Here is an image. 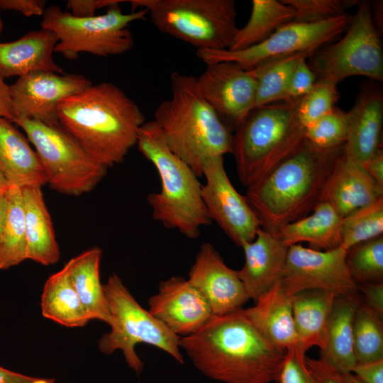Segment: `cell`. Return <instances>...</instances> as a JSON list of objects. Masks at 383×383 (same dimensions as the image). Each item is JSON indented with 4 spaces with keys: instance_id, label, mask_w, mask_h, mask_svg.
<instances>
[{
    "instance_id": "obj_1",
    "label": "cell",
    "mask_w": 383,
    "mask_h": 383,
    "mask_svg": "<svg viewBox=\"0 0 383 383\" xmlns=\"http://www.w3.org/2000/svg\"><path fill=\"white\" fill-rule=\"evenodd\" d=\"M179 347L205 376L223 383L274 382L284 355L241 310L213 316L197 332L180 337Z\"/></svg>"
},
{
    "instance_id": "obj_2",
    "label": "cell",
    "mask_w": 383,
    "mask_h": 383,
    "mask_svg": "<svg viewBox=\"0 0 383 383\" xmlns=\"http://www.w3.org/2000/svg\"><path fill=\"white\" fill-rule=\"evenodd\" d=\"M57 114L60 126L107 168L123 162L145 122L138 104L108 82L91 84L64 99Z\"/></svg>"
},
{
    "instance_id": "obj_3",
    "label": "cell",
    "mask_w": 383,
    "mask_h": 383,
    "mask_svg": "<svg viewBox=\"0 0 383 383\" xmlns=\"http://www.w3.org/2000/svg\"><path fill=\"white\" fill-rule=\"evenodd\" d=\"M344 145L316 147L307 140L260 181L247 187L245 197L265 231L279 229L309 214L325 201L327 186Z\"/></svg>"
},
{
    "instance_id": "obj_4",
    "label": "cell",
    "mask_w": 383,
    "mask_h": 383,
    "mask_svg": "<svg viewBox=\"0 0 383 383\" xmlns=\"http://www.w3.org/2000/svg\"><path fill=\"white\" fill-rule=\"evenodd\" d=\"M170 88L153 121L171 151L201 177L210 160L231 153L233 133L205 100L196 77L173 72Z\"/></svg>"
},
{
    "instance_id": "obj_5",
    "label": "cell",
    "mask_w": 383,
    "mask_h": 383,
    "mask_svg": "<svg viewBox=\"0 0 383 383\" xmlns=\"http://www.w3.org/2000/svg\"><path fill=\"white\" fill-rule=\"evenodd\" d=\"M136 145L155 166L160 178V191L147 197L153 218L167 228L177 229L188 238H198L201 228L211 223L203 201L199 177L171 151L153 120L140 127Z\"/></svg>"
},
{
    "instance_id": "obj_6",
    "label": "cell",
    "mask_w": 383,
    "mask_h": 383,
    "mask_svg": "<svg viewBox=\"0 0 383 383\" xmlns=\"http://www.w3.org/2000/svg\"><path fill=\"white\" fill-rule=\"evenodd\" d=\"M297 101L255 107L233 133L231 153L245 187L260 181L306 141Z\"/></svg>"
},
{
    "instance_id": "obj_7",
    "label": "cell",
    "mask_w": 383,
    "mask_h": 383,
    "mask_svg": "<svg viewBox=\"0 0 383 383\" xmlns=\"http://www.w3.org/2000/svg\"><path fill=\"white\" fill-rule=\"evenodd\" d=\"M160 32L198 49H228L237 32L233 0H130Z\"/></svg>"
},
{
    "instance_id": "obj_8",
    "label": "cell",
    "mask_w": 383,
    "mask_h": 383,
    "mask_svg": "<svg viewBox=\"0 0 383 383\" xmlns=\"http://www.w3.org/2000/svg\"><path fill=\"white\" fill-rule=\"evenodd\" d=\"M117 3L107 8L102 15L79 18L59 6L45 8L41 28L54 32L58 39L55 52L68 60L78 57L80 52L108 57L123 54L132 49L134 39L128 28L135 21H144L148 15L145 9L129 13L122 11Z\"/></svg>"
},
{
    "instance_id": "obj_9",
    "label": "cell",
    "mask_w": 383,
    "mask_h": 383,
    "mask_svg": "<svg viewBox=\"0 0 383 383\" xmlns=\"http://www.w3.org/2000/svg\"><path fill=\"white\" fill-rule=\"evenodd\" d=\"M104 287L111 321V331L98 342L101 353L111 355L121 350L126 363L137 374L142 372L144 365L135 350L139 343L158 348L184 364L180 337L143 309L116 274L109 277Z\"/></svg>"
},
{
    "instance_id": "obj_10",
    "label": "cell",
    "mask_w": 383,
    "mask_h": 383,
    "mask_svg": "<svg viewBox=\"0 0 383 383\" xmlns=\"http://www.w3.org/2000/svg\"><path fill=\"white\" fill-rule=\"evenodd\" d=\"M35 148L48 184L63 194L80 196L91 192L104 178L107 167L95 161L60 125L33 120L13 122Z\"/></svg>"
},
{
    "instance_id": "obj_11",
    "label": "cell",
    "mask_w": 383,
    "mask_h": 383,
    "mask_svg": "<svg viewBox=\"0 0 383 383\" xmlns=\"http://www.w3.org/2000/svg\"><path fill=\"white\" fill-rule=\"evenodd\" d=\"M309 58V66L316 80L337 84L349 77L365 76L382 82V44L372 18L370 3H360L340 40L322 46Z\"/></svg>"
},
{
    "instance_id": "obj_12",
    "label": "cell",
    "mask_w": 383,
    "mask_h": 383,
    "mask_svg": "<svg viewBox=\"0 0 383 383\" xmlns=\"http://www.w3.org/2000/svg\"><path fill=\"white\" fill-rule=\"evenodd\" d=\"M351 16L345 13L318 23L291 22L264 41L240 50L198 49L196 55L206 65L232 62L247 70L270 58L308 52L313 54L346 30Z\"/></svg>"
},
{
    "instance_id": "obj_13",
    "label": "cell",
    "mask_w": 383,
    "mask_h": 383,
    "mask_svg": "<svg viewBox=\"0 0 383 383\" xmlns=\"http://www.w3.org/2000/svg\"><path fill=\"white\" fill-rule=\"evenodd\" d=\"M342 247L317 250L300 244L289 247L280 284L284 292L294 295L308 289L326 291L336 297L358 293L350 276Z\"/></svg>"
},
{
    "instance_id": "obj_14",
    "label": "cell",
    "mask_w": 383,
    "mask_h": 383,
    "mask_svg": "<svg viewBox=\"0 0 383 383\" xmlns=\"http://www.w3.org/2000/svg\"><path fill=\"white\" fill-rule=\"evenodd\" d=\"M205 183L201 196L211 221H214L237 245L252 241L262 223L245 196L231 182L223 157L210 160L204 166Z\"/></svg>"
},
{
    "instance_id": "obj_15",
    "label": "cell",
    "mask_w": 383,
    "mask_h": 383,
    "mask_svg": "<svg viewBox=\"0 0 383 383\" xmlns=\"http://www.w3.org/2000/svg\"><path fill=\"white\" fill-rule=\"evenodd\" d=\"M91 84L89 79L79 74L35 72L19 77L10 85L12 122L28 119L60 126V103Z\"/></svg>"
},
{
    "instance_id": "obj_16",
    "label": "cell",
    "mask_w": 383,
    "mask_h": 383,
    "mask_svg": "<svg viewBox=\"0 0 383 383\" xmlns=\"http://www.w3.org/2000/svg\"><path fill=\"white\" fill-rule=\"evenodd\" d=\"M196 81L205 100L232 133L255 107L253 74L235 62L208 64Z\"/></svg>"
},
{
    "instance_id": "obj_17",
    "label": "cell",
    "mask_w": 383,
    "mask_h": 383,
    "mask_svg": "<svg viewBox=\"0 0 383 383\" xmlns=\"http://www.w3.org/2000/svg\"><path fill=\"white\" fill-rule=\"evenodd\" d=\"M188 280L204 298L216 316L237 312L250 299L238 272L225 264L209 243L201 245Z\"/></svg>"
},
{
    "instance_id": "obj_18",
    "label": "cell",
    "mask_w": 383,
    "mask_h": 383,
    "mask_svg": "<svg viewBox=\"0 0 383 383\" xmlns=\"http://www.w3.org/2000/svg\"><path fill=\"white\" fill-rule=\"evenodd\" d=\"M148 303L150 313L179 337L197 332L213 316L201 294L182 277L161 282Z\"/></svg>"
},
{
    "instance_id": "obj_19",
    "label": "cell",
    "mask_w": 383,
    "mask_h": 383,
    "mask_svg": "<svg viewBox=\"0 0 383 383\" xmlns=\"http://www.w3.org/2000/svg\"><path fill=\"white\" fill-rule=\"evenodd\" d=\"M240 247L245 262L238 274L250 299L256 302L281 282L289 247L277 234L262 228L252 241Z\"/></svg>"
},
{
    "instance_id": "obj_20",
    "label": "cell",
    "mask_w": 383,
    "mask_h": 383,
    "mask_svg": "<svg viewBox=\"0 0 383 383\" xmlns=\"http://www.w3.org/2000/svg\"><path fill=\"white\" fill-rule=\"evenodd\" d=\"M346 113L348 137L344 153L363 164L382 143L383 95L380 88L372 84L362 89Z\"/></svg>"
},
{
    "instance_id": "obj_21",
    "label": "cell",
    "mask_w": 383,
    "mask_h": 383,
    "mask_svg": "<svg viewBox=\"0 0 383 383\" xmlns=\"http://www.w3.org/2000/svg\"><path fill=\"white\" fill-rule=\"evenodd\" d=\"M57 42L54 32L41 28L16 40L0 43V75L5 79L35 72L64 73L53 58Z\"/></svg>"
},
{
    "instance_id": "obj_22",
    "label": "cell",
    "mask_w": 383,
    "mask_h": 383,
    "mask_svg": "<svg viewBox=\"0 0 383 383\" xmlns=\"http://www.w3.org/2000/svg\"><path fill=\"white\" fill-rule=\"evenodd\" d=\"M382 196L383 185L368 172L362 163L343 153L329 179L325 201L344 217Z\"/></svg>"
},
{
    "instance_id": "obj_23",
    "label": "cell",
    "mask_w": 383,
    "mask_h": 383,
    "mask_svg": "<svg viewBox=\"0 0 383 383\" xmlns=\"http://www.w3.org/2000/svg\"><path fill=\"white\" fill-rule=\"evenodd\" d=\"M261 335L279 352L296 345L293 318V296L279 283L262 296L252 307L241 309Z\"/></svg>"
},
{
    "instance_id": "obj_24",
    "label": "cell",
    "mask_w": 383,
    "mask_h": 383,
    "mask_svg": "<svg viewBox=\"0 0 383 383\" xmlns=\"http://www.w3.org/2000/svg\"><path fill=\"white\" fill-rule=\"evenodd\" d=\"M29 143L11 121L0 117V172L21 188L46 184L38 156Z\"/></svg>"
},
{
    "instance_id": "obj_25",
    "label": "cell",
    "mask_w": 383,
    "mask_h": 383,
    "mask_svg": "<svg viewBox=\"0 0 383 383\" xmlns=\"http://www.w3.org/2000/svg\"><path fill=\"white\" fill-rule=\"evenodd\" d=\"M26 238V260L42 265L55 264L60 258L52 219L42 187L21 188Z\"/></svg>"
},
{
    "instance_id": "obj_26",
    "label": "cell",
    "mask_w": 383,
    "mask_h": 383,
    "mask_svg": "<svg viewBox=\"0 0 383 383\" xmlns=\"http://www.w3.org/2000/svg\"><path fill=\"white\" fill-rule=\"evenodd\" d=\"M335 296L332 293L308 289L293 295V318L296 335V348L306 353L313 346L322 351L326 344L327 328Z\"/></svg>"
},
{
    "instance_id": "obj_27",
    "label": "cell",
    "mask_w": 383,
    "mask_h": 383,
    "mask_svg": "<svg viewBox=\"0 0 383 383\" xmlns=\"http://www.w3.org/2000/svg\"><path fill=\"white\" fill-rule=\"evenodd\" d=\"M361 300L357 293L335 297L328 321L326 347L320 351V358L343 374L352 372L357 363L353 319Z\"/></svg>"
},
{
    "instance_id": "obj_28",
    "label": "cell",
    "mask_w": 383,
    "mask_h": 383,
    "mask_svg": "<svg viewBox=\"0 0 383 383\" xmlns=\"http://www.w3.org/2000/svg\"><path fill=\"white\" fill-rule=\"evenodd\" d=\"M342 218L334 206L325 201L308 216L282 226L277 235L288 247L306 242L312 249L330 250L340 246Z\"/></svg>"
},
{
    "instance_id": "obj_29",
    "label": "cell",
    "mask_w": 383,
    "mask_h": 383,
    "mask_svg": "<svg viewBox=\"0 0 383 383\" xmlns=\"http://www.w3.org/2000/svg\"><path fill=\"white\" fill-rule=\"evenodd\" d=\"M101 255L102 250L93 247L70 259L67 264L72 283L90 320L110 325L109 304L100 279Z\"/></svg>"
},
{
    "instance_id": "obj_30",
    "label": "cell",
    "mask_w": 383,
    "mask_h": 383,
    "mask_svg": "<svg viewBox=\"0 0 383 383\" xmlns=\"http://www.w3.org/2000/svg\"><path fill=\"white\" fill-rule=\"evenodd\" d=\"M40 308L45 318L68 328L82 327L90 321L71 279L67 262L47 279Z\"/></svg>"
},
{
    "instance_id": "obj_31",
    "label": "cell",
    "mask_w": 383,
    "mask_h": 383,
    "mask_svg": "<svg viewBox=\"0 0 383 383\" xmlns=\"http://www.w3.org/2000/svg\"><path fill=\"white\" fill-rule=\"evenodd\" d=\"M295 10L282 0H252L250 16L237 32L228 50H240L257 45L295 18Z\"/></svg>"
},
{
    "instance_id": "obj_32",
    "label": "cell",
    "mask_w": 383,
    "mask_h": 383,
    "mask_svg": "<svg viewBox=\"0 0 383 383\" xmlns=\"http://www.w3.org/2000/svg\"><path fill=\"white\" fill-rule=\"evenodd\" d=\"M312 54L293 53L267 59L250 70L256 82L255 107L285 101L292 74L297 64Z\"/></svg>"
},
{
    "instance_id": "obj_33",
    "label": "cell",
    "mask_w": 383,
    "mask_h": 383,
    "mask_svg": "<svg viewBox=\"0 0 383 383\" xmlns=\"http://www.w3.org/2000/svg\"><path fill=\"white\" fill-rule=\"evenodd\" d=\"M7 213L0 239V270L26 260V238L21 188L11 184L7 192Z\"/></svg>"
},
{
    "instance_id": "obj_34",
    "label": "cell",
    "mask_w": 383,
    "mask_h": 383,
    "mask_svg": "<svg viewBox=\"0 0 383 383\" xmlns=\"http://www.w3.org/2000/svg\"><path fill=\"white\" fill-rule=\"evenodd\" d=\"M382 319L361 300L353 319V343L357 363L383 359Z\"/></svg>"
},
{
    "instance_id": "obj_35",
    "label": "cell",
    "mask_w": 383,
    "mask_h": 383,
    "mask_svg": "<svg viewBox=\"0 0 383 383\" xmlns=\"http://www.w3.org/2000/svg\"><path fill=\"white\" fill-rule=\"evenodd\" d=\"M383 235V196L343 217L340 226L342 247H351Z\"/></svg>"
},
{
    "instance_id": "obj_36",
    "label": "cell",
    "mask_w": 383,
    "mask_h": 383,
    "mask_svg": "<svg viewBox=\"0 0 383 383\" xmlns=\"http://www.w3.org/2000/svg\"><path fill=\"white\" fill-rule=\"evenodd\" d=\"M345 262L357 285L383 282V235L351 247Z\"/></svg>"
},
{
    "instance_id": "obj_37",
    "label": "cell",
    "mask_w": 383,
    "mask_h": 383,
    "mask_svg": "<svg viewBox=\"0 0 383 383\" xmlns=\"http://www.w3.org/2000/svg\"><path fill=\"white\" fill-rule=\"evenodd\" d=\"M336 86L330 81L316 80L311 91L298 99L296 116L306 129L335 107L338 99Z\"/></svg>"
},
{
    "instance_id": "obj_38",
    "label": "cell",
    "mask_w": 383,
    "mask_h": 383,
    "mask_svg": "<svg viewBox=\"0 0 383 383\" xmlns=\"http://www.w3.org/2000/svg\"><path fill=\"white\" fill-rule=\"evenodd\" d=\"M347 137V113L336 107L306 129V139L321 149L344 145Z\"/></svg>"
},
{
    "instance_id": "obj_39",
    "label": "cell",
    "mask_w": 383,
    "mask_h": 383,
    "mask_svg": "<svg viewBox=\"0 0 383 383\" xmlns=\"http://www.w3.org/2000/svg\"><path fill=\"white\" fill-rule=\"evenodd\" d=\"M296 12L292 22L318 23L345 14V1L340 0H282Z\"/></svg>"
},
{
    "instance_id": "obj_40",
    "label": "cell",
    "mask_w": 383,
    "mask_h": 383,
    "mask_svg": "<svg viewBox=\"0 0 383 383\" xmlns=\"http://www.w3.org/2000/svg\"><path fill=\"white\" fill-rule=\"evenodd\" d=\"M306 356L296 346L288 349L276 373V383H313L305 362Z\"/></svg>"
},
{
    "instance_id": "obj_41",
    "label": "cell",
    "mask_w": 383,
    "mask_h": 383,
    "mask_svg": "<svg viewBox=\"0 0 383 383\" xmlns=\"http://www.w3.org/2000/svg\"><path fill=\"white\" fill-rule=\"evenodd\" d=\"M306 59L301 60L296 66L289 79L285 101L292 102L309 93L313 87L316 77Z\"/></svg>"
},
{
    "instance_id": "obj_42",
    "label": "cell",
    "mask_w": 383,
    "mask_h": 383,
    "mask_svg": "<svg viewBox=\"0 0 383 383\" xmlns=\"http://www.w3.org/2000/svg\"><path fill=\"white\" fill-rule=\"evenodd\" d=\"M305 362L313 383H345L344 374L323 359L306 356Z\"/></svg>"
},
{
    "instance_id": "obj_43",
    "label": "cell",
    "mask_w": 383,
    "mask_h": 383,
    "mask_svg": "<svg viewBox=\"0 0 383 383\" xmlns=\"http://www.w3.org/2000/svg\"><path fill=\"white\" fill-rule=\"evenodd\" d=\"M119 0H70L67 8L76 17L84 18L95 16L97 9L109 8Z\"/></svg>"
},
{
    "instance_id": "obj_44",
    "label": "cell",
    "mask_w": 383,
    "mask_h": 383,
    "mask_svg": "<svg viewBox=\"0 0 383 383\" xmlns=\"http://www.w3.org/2000/svg\"><path fill=\"white\" fill-rule=\"evenodd\" d=\"M45 6L42 0H0V10L16 11L28 17L43 16Z\"/></svg>"
},
{
    "instance_id": "obj_45",
    "label": "cell",
    "mask_w": 383,
    "mask_h": 383,
    "mask_svg": "<svg viewBox=\"0 0 383 383\" xmlns=\"http://www.w3.org/2000/svg\"><path fill=\"white\" fill-rule=\"evenodd\" d=\"M357 289L364 296L362 301L383 317V282L358 284Z\"/></svg>"
},
{
    "instance_id": "obj_46",
    "label": "cell",
    "mask_w": 383,
    "mask_h": 383,
    "mask_svg": "<svg viewBox=\"0 0 383 383\" xmlns=\"http://www.w3.org/2000/svg\"><path fill=\"white\" fill-rule=\"evenodd\" d=\"M352 373L364 383H383V359L366 363H357Z\"/></svg>"
},
{
    "instance_id": "obj_47",
    "label": "cell",
    "mask_w": 383,
    "mask_h": 383,
    "mask_svg": "<svg viewBox=\"0 0 383 383\" xmlns=\"http://www.w3.org/2000/svg\"><path fill=\"white\" fill-rule=\"evenodd\" d=\"M0 383H55V379L26 375L0 367Z\"/></svg>"
},
{
    "instance_id": "obj_48",
    "label": "cell",
    "mask_w": 383,
    "mask_h": 383,
    "mask_svg": "<svg viewBox=\"0 0 383 383\" xmlns=\"http://www.w3.org/2000/svg\"><path fill=\"white\" fill-rule=\"evenodd\" d=\"M0 117L13 121L12 102L10 92V85L6 84L5 79L0 75Z\"/></svg>"
},
{
    "instance_id": "obj_49",
    "label": "cell",
    "mask_w": 383,
    "mask_h": 383,
    "mask_svg": "<svg viewBox=\"0 0 383 383\" xmlns=\"http://www.w3.org/2000/svg\"><path fill=\"white\" fill-rule=\"evenodd\" d=\"M363 165L368 172L383 185V150L380 148Z\"/></svg>"
},
{
    "instance_id": "obj_50",
    "label": "cell",
    "mask_w": 383,
    "mask_h": 383,
    "mask_svg": "<svg viewBox=\"0 0 383 383\" xmlns=\"http://www.w3.org/2000/svg\"><path fill=\"white\" fill-rule=\"evenodd\" d=\"M383 3L382 1H374L373 3L372 7L371 6V13H372V18L373 21V23L380 33H382V26H383V21H382V11H383Z\"/></svg>"
},
{
    "instance_id": "obj_51",
    "label": "cell",
    "mask_w": 383,
    "mask_h": 383,
    "mask_svg": "<svg viewBox=\"0 0 383 383\" xmlns=\"http://www.w3.org/2000/svg\"><path fill=\"white\" fill-rule=\"evenodd\" d=\"M6 192H0V239L3 233L7 213Z\"/></svg>"
},
{
    "instance_id": "obj_52",
    "label": "cell",
    "mask_w": 383,
    "mask_h": 383,
    "mask_svg": "<svg viewBox=\"0 0 383 383\" xmlns=\"http://www.w3.org/2000/svg\"><path fill=\"white\" fill-rule=\"evenodd\" d=\"M11 184L0 172V192L6 193Z\"/></svg>"
},
{
    "instance_id": "obj_53",
    "label": "cell",
    "mask_w": 383,
    "mask_h": 383,
    "mask_svg": "<svg viewBox=\"0 0 383 383\" xmlns=\"http://www.w3.org/2000/svg\"><path fill=\"white\" fill-rule=\"evenodd\" d=\"M344 379L345 383H364L352 372L344 374Z\"/></svg>"
},
{
    "instance_id": "obj_54",
    "label": "cell",
    "mask_w": 383,
    "mask_h": 383,
    "mask_svg": "<svg viewBox=\"0 0 383 383\" xmlns=\"http://www.w3.org/2000/svg\"><path fill=\"white\" fill-rule=\"evenodd\" d=\"M3 28H4V22H3V20L1 16V12H0V35L2 33Z\"/></svg>"
}]
</instances>
